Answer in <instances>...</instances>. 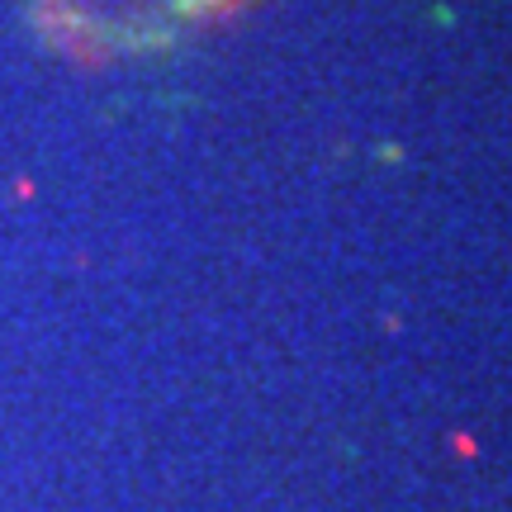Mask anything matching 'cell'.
Instances as JSON below:
<instances>
[{"instance_id":"6da1fadb","label":"cell","mask_w":512,"mask_h":512,"mask_svg":"<svg viewBox=\"0 0 512 512\" xmlns=\"http://www.w3.org/2000/svg\"><path fill=\"white\" fill-rule=\"evenodd\" d=\"M43 29L86 57L143 53L228 15L238 0H34Z\"/></svg>"}]
</instances>
